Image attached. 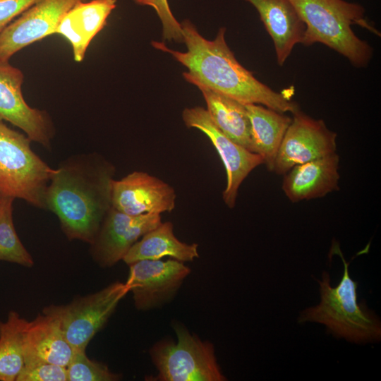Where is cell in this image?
Returning <instances> with one entry per match:
<instances>
[{
	"instance_id": "obj_19",
	"label": "cell",
	"mask_w": 381,
	"mask_h": 381,
	"mask_svg": "<svg viewBox=\"0 0 381 381\" xmlns=\"http://www.w3.org/2000/svg\"><path fill=\"white\" fill-rule=\"evenodd\" d=\"M250 124L253 152L259 155L269 171H273L276 157L291 122L287 115L261 104H246Z\"/></svg>"
},
{
	"instance_id": "obj_16",
	"label": "cell",
	"mask_w": 381,
	"mask_h": 381,
	"mask_svg": "<svg viewBox=\"0 0 381 381\" xmlns=\"http://www.w3.org/2000/svg\"><path fill=\"white\" fill-rule=\"evenodd\" d=\"M116 6V0L80 1L63 17L56 33L69 42L76 62L83 61L90 42L106 25Z\"/></svg>"
},
{
	"instance_id": "obj_11",
	"label": "cell",
	"mask_w": 381,
	"mask_h": 381,
	"mask_svg": "<svg viewBox=\"0 0 381 381\" xmlns=\"http://www.w3.org/2000/svg\"><path fill=\"white\" fill-rule=\"evenodd\" d=\"M24 75L9 61H0V121L20 128L28 138L49 147L54 135L52 121L45 111L32 108L22 92Z\"/></svg>"
},
{
	"instance_id": "obj_1",
	"label": "cell",
	"mask_w": 381,
	"mask_h": 381,
	"mask_svg": "<svg viewBox=\"0 0 381 381\" xmlns=\"http://www.w3.org/2000/svg\"><path fill=\"white\" fill-rule=\"evenodd\" d=\"M116 169L100 155H78L61 163L44 194V209L54 212L69 240L91 244L111 207Z\"/></svg>"
},
{
	"instance_id": "obj_24",
	"label": "cell",
	"mask_w": 381,
	"mask_h": 381,
	"mask_svg": "<svg viewBox=\"0 0 381 381\" xmlns=\"http://www.w3.org/2000/svg\"><path fill=\"white\" fill-rule=\"evenodd\" d=\"M66 368L68 381H116L121 375L102 363L90 359L85 350H74Z\"/></svg>"
},
{
	"instance_id": "obj_18",
	"label": "cell",
	"mask_w": 381,
	"mask_h": 381,
	"mask_svg": "<svg viewBox=\"0 0 381 381\" xmlns=\"http://www.w3.org/2000/svg\"><path fill=\"white\" fill-rule=\"evenodd\" d=\"M258 11L274 46L278 65L283 66L296 44L301 43L306 25L289 0H246Z\"/></svg>"
},
{
	"instance_id": "obj_8",
	"label": "cell",
	"mask_w": 381,
	"mask_h": 381,
	"mask_svg": "<svg viewBox=\"0 0 381 381\" xmlns=\"http://www.w3.org/2000/svg\"><path fill=\"white\" fill-rule=\"evenodd\" d=\"M126 284L132 292L134 306L141 311L159 308L171 302L190 269L183 262L142 260L129 265Z\"/></svg>"
},
{
	"instance_id": "obj_12",
	"label": "cell",
	"mask_w": 381,
	"mask_h": 381,
	"mask_svg": "<svg viewBox=\"0 0 381 381\" xmlns=\"http://www.w3.org/2000/svg\"><path fill=\"white\" fill-rule=\"evenodd\" d=\"M86 0H37L0 32V61L25 47L55 34L65 14L77 3Z\"/></svg>"
},
{
	"instance_id": "obj_15",
	"label": "cell",
	"mask_w": 381,
	"mask_h": 381,
	"mask_svg": "<svg viewBox=\"0 0 381 381\" xmlns=\"http://www.w3.org/2000/svg\"><path fill=\"white\" fill-rule=\"evenodd\" d=\"M339 165L336 152L296 165L283 175L282 190L292 202L322 198L339 189Z\"/></svg>"
},
{
	"instance_id": "obj_27",
	"label": "cell",
	"mask_w": 381,
	"mask_h": 381,
	"mask_svg": "<svg viewBox=\"0 0 381 381\" xmlns=\"http://www.w3.org/2000/svg\"><path fill=\"white\" fill-rule=\"evenodd\" d=\"M37 0H0V32Z\"/></svg>"
},
{
	"instance_id": "obj_9",
	"label": "cell",
	"mask_w": 381,
	"mask_h": 381,
	"mask_svg": "<svg viewBox=\"0 0 381 381\" xmlns=\"http://www.w3.org/2000/svg\"><path fill=\"white\" fill-rule=\"evenodd\" d=\"M182 118L187 128H196L203 133L219 154L226 174V185L222 198L228 207L234 208L240 186L253 169L263 164L262 158L226 137L204 108H186Z\"/></svg>"
},
{
	"instance_id": "obj_21",
	"label": "cell",
	"mask_w": 381,
	"mask_h": 381,
	"mask_svg": "<svg viewBox=\"0 0 381 381\" xmlns=\"http://www.w3.org/2000/svg\"><path fill=\"white\" fill-rule=\"evenodd\" d=\"M195 86L201 91L207 104L206 110L216 126L232 141L253 152L246 104L204 85Z\"/></svg>"
},
{
	"instance_id": "obj_25",
	"label": "cell",
	"mask_w": 381,
	"mask_h": 381,
	"mask_svg": "<svg viewBox=\"0 0 381 381\" xmlns=\"http://www.w3.org/2000/svg\"><path fill=\"white\" fill-rule=\"evenodd\" d=\"M141 6H148L154 8L162 24L163 37L167 40L183 42L182 28L171 11L168 0H134Z\"/></svg>"
},
{
	"instance_id": "obj_20",
	"label": "cell",
	"mask_w": 381,
	"mask_h": 381,
	"mask_svg": "<svg viewBox=\"0 0 381 381\" xmlns=\"http://www.w3.org/2000/svg\"><path fill=\"white\" fill-rule=\"evenodd\" d=\"M166 256L183 262L199 257L198 245L179 240L171 222H161L145 234L131 248L123 260L129 265L138 260H160Z\"/></svg>"
},
{
	"instance_id": "obj_4",
	"label": "cell",
	"mask_w": 381,
	"mask_h": 381,
	"mask_svg": "<svg viewBox=\"0 0 381 381\" xmlns=\"http://www.w3.org/2000/svg\"><path fill=\"white\" fill-rule=\"evenodd\" d=\"M339 255L344 264V272L339 284H330L329 275L322 273L320 284V303L302 311L298 322H315L326 326L327 332L337 338L352 342L378 340L381 337L379 318L365 305L357 302V282L349 273V264L338 248L332 249Z\"/></svg>"
},
{
	"instance_id": "obj_3",
	"label": "cell",
	"mask_w": 381,
	"mask_h": 381,
	"mask_svg": "<svg viewBox=\"0 0 381 381\" xmlns=\"http://www.w3.org/2000/svg\"><path fill=\"white\" fill-rule=\"evenodd\" d=\"M306 25L302 44H323L346 57L358 68L370 61L373 49L353 32L358 25L376 35L380 32L364 17L365 9L359 4L344 0H289Z\"/></svg>"
},
{
	"instance_id": "obj_6",
	"label": "cell",
	"mask_w": 381,
	"mask_h": 381,
	"mask_svg": "<svg viewBox=\"0 0 381 381\" xmlns=\"http://www.w3.org/2000/svg\"><path fill=\"white\" fill-rule=\"evenodd\" d=\"M173 329L176 341L163 339L150 349V356L158 373L149 380L224 381L214 345L191 334L182 324L175 322Z\"/></svg>"
},
{
	"instance_id": "obj_10",
	"label": "cell",
	"mask_w": 381,
	"mask_h": 381,
	"mask_svg": "<svg viewBox=\"0 0 381 381\" xmlns=\"http://www.w3.org/2000/svg\"><path fill=\"white\" fill-rule=\"evenodd\" d=\"M293 114L279 148L273 171L284 175L293 167L336 152L337 133L322 119L300 110Z\"/></svg>"
},
{
	"instance_id": "obj_14",
	"label": "cell",
	"mask_w": 381,
	"mask_h": 381,
	"mask_svg": "<svg viewBox=\"0 0 381 381\" xmlns=\"http://www.w3.org/2000/svg\"><path fill=\"white\" fill-rule=\"evenodd\" d=\"M176 199L171 186L145 171H133L112 183L111 207L129 215L171 212Z\"/></svg>"
},
{
	"instance_id": "obj_26",
	"label": "cell",
	"mask_w": 381,
	"mask_h": 381,
	"mask_svg": "<svg viewBox=\"0 0 381 381\" xmlns=\"http://www.w3.org/2000/svg\"><path fill=\"white\" fill-rule=\"evenodd\" d=\"M16 381H68L66 368L51 363L26 364Z\"/></svg>"
},
{
	"instance_id": "obj_7",
	"label": "cell",
	"mask_w": 381,
	"mask_h": 381,
	"mask_svg": "<svg viewBox=\"0 0 381 381\" xmlns=\"http://www.w3.org/2000/svg\"><path fill=\"white\" fill-rule=\"evenodd\" d=\"M128 292L126 282H116L96 293L75 298L68 304L48 306L42 313L57 322L73 350H86L90 340L103 327Z\"/></svg>"
},
{
	"instance_id": "obj_17",
	"label": "cell",
	"mask_w": 381,
	"mask_h": 381,
	"mask_svg": "<svg viewBox=\"0 0 381 381\" xmlns=\"http://www.w3.org/2000/svg\"><path fill=\"white\" fill-rule=\"evenodd\" d=\"M23 348L24 365L51 363L66 367L74 351L57 322L44 313L32 321L25 320Z\"/></svg>"
},
{
	"instance_id": "obj_5",
	"label": "cell",
	"mask_w": 381,
	"mask_h": 381,
	"mask_svg": "<svg viewBox=\"0 0 381 381\" xmlns=\"http://www.w3.org/2000/svg\"><path fill=\"white\" fill-rule=\"evenodd\" d=\"M31 141L0 121V196L44 209V194L54 169L34 152Z\"/></svg>"
},
{
	"instance_id": "obj_23",
	"label": "cell",
	"mask_w": 381,
	"mask_h": 381,
	"mask_svg": "<svg viewBox=\"0 0 381 381\" xmlns=\"http://www.w3.org/2000/svg\"><path fill=\"white\" fill-rule=\"evenodd\" d=\"M13 200L0 196V260L30 267L33 259L18 238L13 224Z\"/></svg>"
},
{
	"instance_id": "obj_22",
	"label": "cell",
	"mask_w": 381,
	"mask_h": 381,
	"mask_svg": "<svg viewBox=\"0 0 381 381\" xmlns=\"http://www.w3.org/2000/svg\"><path fill=\"white\" fill-rule=\"evenodd\" d=\"M25 319L10 311L0 321V381H16L24 366L23 328Z\"/></svg>"
},
{
	"instance_id": "obj_13",
	"label": "cell",
	"mask_w": 381,
	"mask_h": 381,
	"mask_svg": "<svg viewBox=\"0 0 381 381\" xmlns=\"http://www.w3.org/2000/svg\"><path fill=\"white\" fill-rule=\"evenodd\" d=\"M161 222L160 214L133 216L111 207L90 244L94 260L102 267L114 265L123 260L131 248L145 234Z\"/></svg>"
},
{
	"instance_id": "obj_2",
	"label": "cell",
	"mask_w": 381,
	"mask_h": 381,
	"mask_svg": "<svg viewBox=\"0 0 381 381\" xmlns=\"http://www.w3.org/2000/svg\"><path fill=\"white\" fill-rule=\"evenodd\" d=\"M181 25L187 52L170 49L159 42H153L152 45L171 54L188 69L183 73L186 81L204 85L244 104H261L281 113L293 114L299 109L287 94L275 92L238 63L226 42L224 28L219 29L214 40H208L188 20Z\"/></svg>"
}]
</instances>
